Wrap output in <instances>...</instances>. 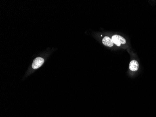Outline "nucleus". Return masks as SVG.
I'll return each mask as SVG.
<instances>
[{
    "mask_svg": "<svg viewBox=\"0 0 156 117\" xmlns=\"http://www.w3.org/2000/svg\"><path fill=\"white\" fill-rule=\"evenodd\" d=\"M114 44L119 47L121 44H125L126 43L125 39L120 35H113L111 38Z\"/></svg>",
    "mask_w": 156,
    "mask_h": 117,
    "instance_id": "1",
    "label": "nucleus"
},
{
    "mask_svg": "<svg viewBox=\"0 0 156 117\" xmlns=\"http://www.w3.org/2000/svg\"><path fill=\"white\" fill-rule=\"evenodd\" d=\"M44 63V59L41 57L35 58L32 63V67L33 69H37L40 67Z\"/></svg>",
    "mask_w": 156,
    "mask_h": 117,
    "instance_id": "2",
    "label": "nucleus"
},
{
    "mask_svg": "<svg viewBox=\"0 0 156 117\" xmlns=\"http://www.w3.org/2000/svg\"><path fill=\"white\" fill-rule=\"evenodd\" d=\"M102 42L103 45L108 47H112L113 46L114 43L111 38L108 36L105 37L102 40Z\"/></svg>",
    "mask_w": 156,
    "mask_h": 117,
    "instance_id": "3",
    "label": "nucleus"
},
{
    "mask_svg": "<svg viewBox=\"0 0 156 117\" xmlns=\"http://www.w3.org/2000/svg\"><path fill=\"white\" fill-rule=\"evenodd\" d=\"M139 68V64L138 62L136 60H132L129 65V68L132 71H136L138 70Z\"/></svg>",
    "mask_w": 156,
    "mask_h": 117,
    "instance_id": "4",
    "label": "nucleus"
}]
</instances>
